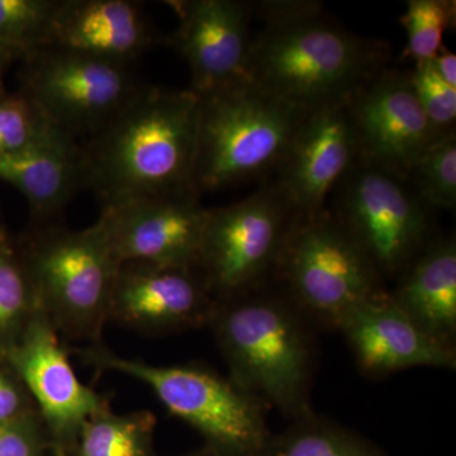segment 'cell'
Listing matches in <instances>:
<instances>
[{
	"label": "cell",
	"instance_id": "1",
	"mask_svg": "<svg viewBox=\"0 0 456 456\" xmlns=\"http://www.w3.org/2000/svg\"><path fill=\"white\" fill-rule=\"evenodd\" d=\"M200 95L143 86L83 146L86 185L104 209L194 191ZM198 194V193H197Z\"/></svg>",
	"mask_w": 456,
	"mask_h": 456
},
{
	"label": "cell",
	"instance_id": "2",
	"mask_svg": "<svg viewBox=\"0 0 456 456\" xmlns=\"http://www.w3.org/2000/svg\"><path fill=\"white\" fill-rule=\"evenodd\" d=\"M264 20L251 38L246 77L303 110L347 103L387 68L389 46L327 16L318 2H260Z\"/></svg>",
	"mask_w": 456,
	"mask_h": 456
},
{
	"label": "cell",
	"instance_id": "3",
	"mask_svg": "<svg viewBox=\"0 0 456 456\" xmlns=\"http://www.w3.org/2000/svg\"><path fill=\"white\" fill-rule=\"evenodd\" d=\"M208 326L240 388L294 419L312 412L310 323L278 285L218 302Z\"/></svg>",
	"mask_w": 456,
	"mask_h": 456
},
{
	"label": "cell",
	"instance_id": "4",
	"mask_svg": "<svg viewBox=\"0 0 456 456\" xmlns=\"http://www.w3.org/2000/svg\"><path fill=\"white\" fill-rule=\"evenodd\" d=\"M17 245L38 310L59 335L101 344L121 265L101 218L83 230L35 224Z\"/></svg>",
	"mask_w": 456,
	"mask_h": 456
},
{
	"label": "cell",
	"instance_id": "5",
	"mask_svg": "<svg viewBox=\"0 0 456 456\" xmlns=\"http://www.w3.org/2000/svg\"><path fill=\"white\" fill-rule=\"evenodd\" d=\"M200 196L275 174L307 110L246 79L200 95Z\"/></svg>",
	"mask_w": 456,
	"mask_h": 456
},
{
	"label": "cell",
	"instance_id": "6",
	"mask_svg": "<svg viewBox=\"0 0 456 456\" xmlns=\"http://www.w3.org/2000/svg\"><path fill=\"white\" fill-rule=\"evenodd\" d=\"M101 371L127 375L145 384L174 417L193 428L207 449L228 456H264L273 439L263 403L235 382L200 364L152 365L123 358L103 344L79 350Z\"/></svg>",
	"mask_w": 456,
	"mask_h": 456
},
{
	"label": "cell",
	"instance_id": "7",
	"mask_svg": "<svg viewBox=\"0 0 456 456\" xmlns=\"http://www.w3.org/2000/svg\"><path fill=\"white\" fill-rule=\"evenodd\" d=\"M273 281L310 325L336 331L356 307L387 293L373 264L329 208L294 218Z\"/></svg>",
	"mask_w": 456,
	"mask_h": 456
},
{
	"label": "cell",
	"instance_id": "8",
	"mask_svg": "<svg viewBox=\"0 0 456 456\" xmlns=\"http://www.w3.org/2000/svg\"><path fill=\"white\" fill-rule=\"evenodd\" d=\"M329 208L383 279H398L434 239V211L401 176L356 159Z\"/></svg>",
	"mask_w": 456,
	"mask_h": 456
},
{
	"label": "cell",
	"instance_id": "9",
	"mask_svg": "<svg viewBox=\"0 0 456 456\" xmlns=\"http://www.w3.org/2000/svg\"><path fill=\"white\" fill-rule=\"evenodd\" d=\"M294 218L273 180L240 202L209 208L196 270L216 301L273 281Z\"/></svg>",
	"mask_w": 456,
	"mask_h": 456
},
{
	"label": "cell",
	"instance_id": "10",
	"mask_svg": "<svg viewBox=\"0 0 456 456\" xmlns=\"http://www.w3.org/2000/svg\"><path fill=\"white\" fill-rule=\"evenodd\" d=\"M20 92L56 130L89 137L140 89L130 66L50 46L27 53Z\"/></svg>",
	"mask_w": 456,
	"mask_h": 456
},
{
	"label": "cell",
	"instance_id": "11",
	"mask_svg": "<svg viewBox=\"0 0 456 456\" xmlns=\"http://www.w3.org/2000/svg\"><path fill=\"white\" fill-rule=\"evenodd\" d=\"M346 110L356 159L404 180L426 150L444 136L426 116L410 71L384 68L351 97Z\"/></svg>",
	"mask_w": 456,
	"mask_h": 456
},
{
	"label": "cell",
	"instance_id": "12",
	"mask_svg": "<svg viewBox=\"0 0 456 456\" xmlns=\"http://www.w3.org/2000/svg\"><path fill=\"white\" fill-rule=\"evenodd\" d=\"M7 362L31 395L56 456H66L84 422L108 401L79 379L59 332L41 311Z\"/></svg>",
	"mask_w": 456,
	"mask_h": 456
},
{
	"label": "cell",
	"instance_id": "13",
	"mask_svg": "<svg viewBox=\"0 0 456 456\" xmlns=\"http://www.w3.org/2000/svg\"><path fill=\"white\" fill-rule=\"evenodd\" d=\"M209 208L200 194H164L101 211L119 264L188 266L196 269Z\"/></svg>",
	"mask_w": 456,
	"mask_h": 456
},
{
	"label": "cell",
	"instance_id": "14",
	"mask_svg": "<svg viewBox=\"0 0 456 456\" xmlns=\"http://www.w3.org/2000/svg\"><path fill=\"white\" fill-rule=\"evenodd\" d=\"M217 301L194 268L119 265L110 321L143 334L164 335L208 326Z\"/></svg>",
	"mask_w": 456,
	"mask_h": 456
},
{
	"label": "cell",
	"instance_id": "15",
	"mask_svg": "<svg viewBox=\"0 0 456 456\" xmlns=\"http://www.w3.org/2000/svg\"><path fill=\"white\" fill-rule=\"evenodd\" d=\"M178 20L167 38L187 61L198 95L246 79L251 38V3L240 0H169Z\"/></svg>",
	"mask_w": 456,
	"mask_h": 456
},
{
	"label": "cell",
	"instance_id": "16",
	"mask_svg": "<svg viewBox=\"0 0 456 456\" xmlns=\"http://www.w3.org/2000/svg\"><path fill=\"white\" fill-rule=\"evenodd\" d=\"M347 103L307 110L273 182L296 218L326 211L336 185L356 160Z\"/></svg>",
	"mask_w": 456,
	"mask_h": 456
},
{
	"label": "cell",
	"instance_id": "17",
	"mask_svg": "<svg viewBox=\"0 0 456 456\" xmlns=\"http://www.w3.org/2000/svg\"><path fill=\"white\" fill-rule=\"evenodd\" d=\"M338 331L346 338L360 370L369 377L417 367H456V350L426 335L399 310L389 292L356 307Z\"/></svg>",
	"mask_w": 456,
	"mask_h": 456
},
{
	"label": "cell",
	"instance_id": "18",
	"mask_svg": "<svg viewBox=\"0 0 456 456\" xmlns=\"http://www.w3.org/2000/svg\"><path fill=\"white\" fill-rule=\"evenodd\" d=\"M154 42L139 3L131 0H59L53 46L131 66Z\"/></svg>",
	"mask_w": 456,
	"mask_h": 456
},
{
	"label": "cell",
	"instance_id": "19",
	"mask_svg": "<svg viewBox=\"0 0 456 456\" xmlns=\"http://www.w3.org/2000/svg\"><path fill=\"white\" fill-rule=\"evenodd\" d=\"M0 182L28 202L35 224L56 222L86 185L83 146L65 134L0 158Z\"/></svg>",
	"mask_w": 456,
	"mask_h": 456
},
{
	"label": "cell",
	"instance_id": "20",
	"mask_svg": "<svg viewBox=\"0 0 456 456\" xmlns=\"http://www.w3.org/2000/svg\"><path fill=\"white\" fill-rule=\"evenodd\" d=\"M389 296L432 340L455 349V236H435L397 279Z\"/></svg>",
	"mask_w": 456,
	"mask_h": 456
},
{
	"label": "cell",
	"instance_id": "21",
	"mask_svg": "<svg viewBox=\"0 0 456 456\" xmlns=\"http://www.w3.org/2000/svg\"><path fill=\"white\" fill-rule=\"evenodd\" d=\"M156 417L150 411L114 413L110 403L90 416L69 454L73 456H155Z\"/></svg>",
	"mask_w": 456,
	"mask_h": 456
},
{
	"label": "cell",
	"instance_id": "22",
	"mask_svg": "<svg viewBox=\"0 0 456 456\" xmlns=\"http://www.w3.org/2000/svg\"><path fill=\"white\" fill-rule=\"evenodd\" d=\"M38 311L17 241L0 224V362H7Z\"/></svg>",
	"mask_w": 456,
	"mask_h": 456
},
{
	"label": "cell",
	"instance_id": "23",
	"mask_svg": "<svg viewBox=\"0 0 456 456\" xmlns=\"http://www.w3.org/2000/svg\"><path fill=\"white\" fill-rule=\"evenodd\" d=\"M264 456H386L370 441L312 412L273 436Z\"/></svg>",
	"mask_w": 456,
	"mask_h": 456
},
{
	"label": "cell",
	"instance_id": "24",
	"mask_svg": "<svg viewBox=\"0 0 456 456\" xmlns=\"http://www.w3.org/2000/svg\"><path fill=\"white\" fill-rule=\"evenodd\" d=\"M406 182L432 211L456 208V131L444 134L422 154Z\"/></svg>",
	"mask_w": 456,
	"mask_h": 456
},
{
	"label": "cell",
	"instance_id": "25",
	"mask_svg": "<svg viewBox=\"0 0 456 456\" xmlns=\"http://www.w3.org/2000/svg\"><path fill=\"white\" fill-rule=\"evenodd\" d=\"M59 0H0V40L23 57L53 42Z\"/></svg>",
	"mask_w": 456,
	"mask_h": 456
},
{
	"label": "cell",
	"instance_id": "26",
	"mask_svg": "<svg viewBox=\"0 0 456 456\" xmlns=\"http://www.w3.org/2000/svg\"><path fill=\"white\" fill-rule=\"evenodd\" d=\"M455 4L454 0H408L401 18L407 33V57L421 62L439 53L444 33L455 20Z\"/></svg>",
	"mask_w": 456,
	"mask_h": 456
},
{
	"label": "cell",
	"instance_id": "27",
	"mask_svg": "<svg viewBox=\"0 0 456 456\" xmlns=\"http://www.w3.org/2000/svg\"><path fill=\"white\" fill-rule=\"evenodd\" d=\"M62 134L50 125L20 92L0 94V158Z\"/></svg>",
	"mask_w": 456,
	"mask_h": 456
},
{
	"label": "cell",
	"instance_id": "28",
	"mask_svg": "<svg viewBox=\"0 0 456 456\" xmlns=\"http://www.w3.org/2000/svg\"><path fill=\"white\" fill-rule=\"evenodd\" d=\"M411 83L426 116L432 125L446 134L455 131L456 88L437 73L431 60L416 62L410 71Z\"/></svg>",
	"mask_w": 456,
	"mask_h": 456
},
{
	"label": "cell",
	"instance_id": "29",
	"mask_svg": "<svg viewBox=\"0 0 456 456\" xmlns=\"http://www.w3.org/2000/svg\"><path fill=\"white\" fill-rule=\"evenodd\" d=\"M53 452L40 415L0 422V456H46Z\"/></svg>",
	"mask_w": 456,
	"mask_h": 456
},
{
	"label": "cell",
	"instance_id": "30",
	"mask_svg": "<svg viewBox=\"0 0 456 456\" xmlns=\"http://www.w3.org/2000/svg\"><path fill=\"white\" fill-rule=\"evenodd\" d=\"M35 415L40 413L25 384L7 362H0V422Z\"/></svg>",
	"mask_w": 456,
	"mask_h": 456
},
{
	"label": "cell",
	"instance_id": "31",
	"mask_svg": "<svg viewBox=\"0 0 456 456\" xmlns=\"http://www.w3.org/2000/svg\"><path fill=\"white\" fill-rule=\"evenodd\" d=\"M432 64L436 69L440 77L445 80L449 86L456 88V55L446 47H441L439 53L431 59Z\"/></svg>",
	"mask_w": 456,
	"mask_h": 456
},
{
	"label": "cell",
	"instance_id": "32",
	"mask_svg": "<svg viewBox=\"0 0 456 456\" xmlns=\"http://www.w3.org/2000/svg\"><path fill=\"white\" fill-rule=\"evenodd\" d=\"M23 53L16 47L11 46L7 42L0 40V94L5 92L4 75L9 66L16 60H22Z\"/></svg>",
	"mask_w": 456,
	"mask_h": 456
},
{
	"label": "cell",
	"instance_id": "33",
	"mask_svg": "<svg viewBox=\"0 0 456 456\" xmlns=\"http://www.w3.org/2000/svg\"><path fill=\"white\" fill-rule=\"evenodd\" d=\"M188 456H228L221 454V452H213L211 449H204L203 452H197V454H191Z\"/></svg>",
	"mask_w": 456,
	"mask_h": 456
}]
</instances>
